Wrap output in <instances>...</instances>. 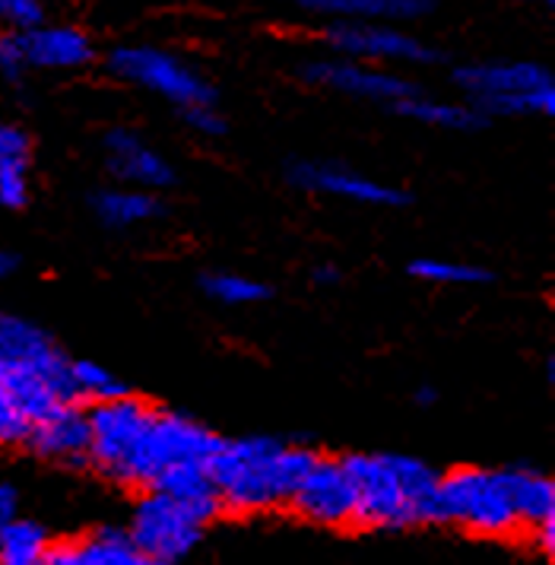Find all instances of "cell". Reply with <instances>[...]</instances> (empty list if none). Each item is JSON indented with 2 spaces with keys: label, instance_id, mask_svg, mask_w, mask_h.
I'll list each match as a JSON object with an SVG mask.
<instances>
[{
  "label": "cell",
  "instance_id": "6da1fadb",
  "mask_svg": "<svg viewBox=\"0 0 555 565\" xmlns=\"http://www.w3.org/2000/svg\"><path fill=\"white\" fill-rule=\"evenodd\" d=\"M355 492V534H409L438 527L441 467L409 451H343Z\"/></svg>",
  "mask_w": 555,
  "mask_h": 565
},
{
  "label": "cell",
  "instance_id": "7a4b0ae2",
  "mask_svg": "<svg viewBox=\"0 0 555 565\" xmlns=\"http://www.w3.org/2000/svg\"><path fill=\"white\" fill-rule=\"evenodd\" d=\"M318 445L289 436L223 438L210 473L223 502V518H260L286 512L302 473L318 458Z\"/></svg>",
  "mask_w": 555,
  "mask_h": 565
},
{
  "label": "cell",
  "instance_id": "3957f363",
  "mask_svg": "<svg viewBox=\"0 0 555 565\" xmlns=\"http://www.w3.org/2000/svg\"><path fill=\"white\" fill-rule=\"evenodd\" d=\"M455 93L482 118H553L555 77L540 61L527 57H485L463 61L451 71Z\"/></svg>",
  "mask_w": 555,
  "mask_h": 565
},
{
  "label": "cell",
  "instance_id": "277c9868",
  "mask_svg": "<svg viewBox=\"0 0 555 565\" xmlns=\"http://www.w3.org/2000/svg\"><path fill=\"white\" fill-rule=\"evenodd\" d=\"M438 518V527H451L473 540H521V521L514 512L505 467L463 463L441 470Z\"/></svg>",
  "mask_w": 555,
  "mask_h": 565
},
{
  "label": "cell",
  "instance_id": "5b68a950",
  "mask_svg": "<svg viewBox=\"0 0 555 565\" xmlns=\"http://www.w3.org/2000/svg\"><path fill=\"white\" fill-rule=\"evenodd\" d=\"M105 77L121 83L127 89H140L159 103L172 108H188V105L220 103L216 83L203 74L198 64L181 57L172 49L152 45V42H127L115 45L102 57Z\"/></svg>",
  "mask_w": 555,
  "mask_h": 565
},
{
  "label": "cell",
  "instance_id": "8992f818",
  "mask_svg": "<svg viewBox=\"0 0 555 565\" xmlns=\"http://www.w3.org/2000/svg\"><path fill=\"white\" fill-rule=\"evenodd\" d=\"M156 401L147 394H137L134 387L108 397V401H93L86 404V419H89V461L86 470L96 473L102 483L130 492V467L134 455L140 448V438L150 426Z\"/></svg>",
  "mask_w": 555,
  "mask_h": 565
},
{
  "label": "cell",
  "instance_id": "52a82bcc",
  "mask_svg": "<svg viewBox=\"0 0 555 565\" xmlns=\"http://www.w3.org/2000/svg\"><path fill=\"white\" fill-rule=\"evenodd\" d=\"M130 495L127 531L143 565H178L201 550L210 524L188 505L152 487L134 489Z\"/></svg>",
  "mask_w": 555,
  "mask_h": 565
},
{
  "label": "cell",
  "instance_id": "ba28073f",
  "mask_svg": "<svg viewBox=\"0 0 555 565\" xmlns=\"http://www.w3.org/2000/svg\"><path fill=\"white\" fill-rule=\"evenodd\" d=\"M220 436L210 423H203L191 413L175 407H156L150 426L140 438V448L134 455L130 467V492L134 489L152 487L166 470L184 467V463H213L220 445Z\"/></svg>",
  "mask_w": 555,
  "mask_h": 565
},
{
  "label": "cell",
  "instance_id": "9c48e42d",
  "mask_svg": "<svg viewBox=\"0 0 555 565\" xmlns=\"http://www.w3.org/2000/svg\"><path fill=\"white\" fill-rule=\"evenodd\" d=\"M321 45L330 54L369 61L378 67H397V71H419L441 64V52L431 42L409 32L404 23H391V20L328 23L321 29Z\"/></svg>",
  "mask_w": 555,
  "mask_h": 565
},
{
  "label": "cell",
  "instance_id": "30bf717a",
  "mask_svg": "<svg viewBox=\"0 0 555 565\" xmlns=\"http://www.w3.org/2000/svg\"><path fill=\"white\" fill-rule=\"evenodd\" d=\"M299 79L311 89L333 93L353 103L375 105V108H394L404 103L406 96L419 93L423 83L397 71V67H378L369 61H353L343 54H321V57H308L299 64Z\"/></svg>",
  "mask_w": 555,
  "mask_h": 565
},
{
  "label": "cell",
  "instance_id": "8fae6325",
  "mask_svg": "<svg viewBox=\"0 0 555 565\" xmlns=\"http://www.w3.org/2000/svg\"><path fill=\"white\" fill-rule=\"evenodd\" d=\"M286 181L314 198H330V201H343V204L372 206V210H401L413 204V194L394 184V181H381L355 166H346L340 159H292L286 166Z\"/></svg>",
  "mask_w": 555,
  "mask_h": 565
},
{
  "label": "cell",
  "instance_id": "7c38bea8",
  "mask_svg": "<svg viewBox=\"0 0 555 565\" xmlns=\"http://www.w3.org/2000/svg\"><path fill=\"white\" fill-rule=\"evenodd\" d=\"M286 514L330 534L355 531V492L340 455L318 451V458L292 489Z\"/></svg>",
  "mask_w": 555,
  "mask_h": 565
},
{
  "label": "cell",
  "instance_id": "4fadbf2b",
  "mask_svg": "<svg viewBox=\"0 0 555 565\" xmlns=\"http://www.w3.org/2000/svg\"><path fill=\"white\" fill-rule=\"evenodd\" d=\"M0 365L32 372L57 387L67 401H76L71 385V353L49 328L25 315L0 311Z\"/></svg>",
  "mask_w": 555,
  "mask_h": 565
},
{
  "label": "cell",
  "instance_id": "5bb4252c",
  "mask_svg": "<svg viewBox=\"0 0 555 565\" xmlns=\"http://www.w3.org/2000/svg\"><path fill=\"white\" fill-rule=\"evenodd\" d=\"M99 147L108 181L147 188V191H159V194H169L178 184L175 162L152 140H147L140 130L127 128V125H111L102 134Z\"/></svg>",
  "mask_w": 555,
  "mask_h": 565
},
{
  "label": "cell",
  "instance_id": "9a60e30c",
  "mask_svg": "<svg viewBox=\"0 0 555 565\" xmlns=\"http://www.w3.org/2000/svg\"><path fill=\"white\" fill-rule=\"evenodd\" d=\"M29 74H86L102 61L93 32L74 23H39L17 32Z\"/></svg>",
  "mask_w": 555,
  "mask_h": 565
},
{
  "label": "cell",
  "instance_id": "2e32d148",
  "mask_svg": "<svg viewBox=\"0 0 555 565\" xmlns=\"http://www.w3.org/2000/svg\"><path fill=\"white\" fill-rule=\"evenodd\" d=\"M32 458L45 463H57L64 470H86L89 461V419L86 404L67 401L54 411L39 416L32 423V433L25 438V448Z\"/></svg>",
  "mask_w": 555,
  "mask_h": 565
},
{
  "label": "cell",
  "instance_id": "e0dca14e",
  "mask_svg": "<svg viewBox=\"0 0 555 565\" xmlns=\"http://www.w3.org/2000/svg\"><path fill=\"white\" fill-rule=\"evenodd\" d=\"M86 206L93 220L108 232H130L162 223L169 216V201L159 191L134 188V184H118L108 181L102 188H93L86 194Z\"/></svg>",
  "mask_w": 555,
  "mask_h": 565
},
{
  "label": "cell",
  "instance_id": "ac0fdd59",
  "mask_svg": "<svg viewBox=\"0 0 555 565\" xmlns=\"http://www.w3.org/2000/svg\"><path fill=\"white\" fill-rule=\"evenodd\" d=\"M45 565H143L127 524L105 521L83 534L51 537Z\"/></svg>",
  "mask_w": 555,
  "mask_h": 565
},
{
  "label": "cell",
  "instance_id": "d6986e66",
  "mask_svg": "<svg viewBox=\"0 0 555 565\" xmlns=\"http://www.w3.org/2000/svg\"><path fill=\"white\" fill-rule=\"evenodd\" d=\"M35 191V137L20 121H0V206L25 210Z\"/></svg>",
  "mask_w": 555,
  "mask_h": 565
},
{
  "label": "cell",
  "instance_id": "ffe728a7",
  "mask_svg": "<svg viewBox=\"0 0 555 565\" xmlns=\"http://www.w3.org/2000/svg\"><path fill=\"white\" fill-rule=\"evenodd\" d=\"M305 17H321L324 23L346 20H391V23H419L435 13L438 0H279Z\"/></svg>",
  "mask_w": 555,
  "mask_h": 565
},
{
  "label": "cell",
  "instance_id": "44dd1931",
  "mask_svg": "<svg viewBox=\"0 0 555 565\" xmlns=\"http://www.w3.org/2000/svg\"><path fill=\"white\" fill-rule=\"evenodd\" d=\"M391 115L404 118L409 125H419V128L429 130H445V134H477V130H485L492 125L470 103L448 99V96H435L426 86L419 93L406 96L404 103L394 105Z\"/></svg>",
  "mask_w": 555,
  "mask_h": 565
},
{
  "label": "cell",
  "instance_id": "7402d4cb",
  "mask_svg": "<svg viewBox=\"0 0 555 565\" xmlns=\"http://www.w3.org/2000/svg\"><path fill=\"white\" fill-rule=\"evenodd\" d=\"M505 473L524 543L536 527L555 524V480L533 463H508Z\"/></svg>",
  "mask_w": 555,
  "mask_h": 565
},
{
  "label": "cell",
  "instance_id": "603a6c76",
  "mask_svg": "<svg viewBox=\"0 0 555 565\" xmlns=\"http://www.w3.org/2000/svg\"><path fill=\"white\" fill-rule=\"evenodd\" d=\"M152 489L169 492L172 499H178L181 505H188L191 512L203 518L210 527L216 521H223V502L216 492V480L210 473V463H184V467H172L166 470Z\"/></svg>",
  "mask_w": 555,
  "mask_h": 565
},
{
  "label": "cell",
  "instance_id": "cb8c5ba5",
  "mask_svg": "<svg viewBox=\"0 0 555 565\" xmlns=\"http://www.w3.org/2000/svg\"><path fill=\"white\" fill-rule=\"evenodd\" d=\"M198 286L210 302L223 309H248V306H264L274 299L270 282L248 277L242 270H203Z\"/></svg>",
  "mask_w": 555,
  "mask_h": 565
},
{
  "label": "cell",
  "instance_id": "d4e9b609",
  "mask_svg": "<svg viewBox=\"0 0 555 565\" xmlns=\"http://www.w3.org/2000/svg\"><path fill=\"white\" fill-rule=\"evenodd\" d=\"M406 274L413 280L429 282V286H445V289H467V286H485L492 282V270L473 264V260H455V257L423 255L413 257L406 264Z\"/></svg>",
  "mask_w": 555,
  "mask_h": 565
},
{
  "label": "cell",
  "instance_id": "484cf974",
  "mask_svg": "<svg viewBox=\"0 0 555 565\" xmlns=\"http://www.w3.org/2000/svg\"><path fill=\"white\" fill-rule=\"evenodd\" d=\"M51 537L54 534L42 521L17 514L0 531V565H42Z\"/></svg>",
  "mask_w": 555,
  "mask_h": 565
},
{
  "label": "cell",
  "instance_id": "4316f807",
  "mask_svg": "<svg viewBox=\"0 0 555 565\" xmlns=\"http://www.w3.org/2000/svg\"><path fill=\"white\" fill-rule=\"evenodd\" d=\"M71 385L79 404H93V401H108L130 391L125 379L118 372H111L108 365L96 360H74L71 356Z\"/></svg>",
  "mask_w": 555,
  "mask_h": 565
},
{
  "label": "cell",
  "instance_id": "83f0119b",
  "mask_svg": "<svg viewBox=\"0 0 555 565\" xmlns=\"http://www.w3.org/2000/svg\"><path fill=\"white\" fill-rule=\"evenodd\" d=\"M32 416L23 404L0 385V448H25V438L32 433Z\"/></svg>",
  "mask_w": 555,
  "mask_h": 565
},
{
  "label": "cell",
  "instance_id": "f1b7e54d",
  "mask_svg": "<svg viewBox=\"0 0 555 565\" xmlns=\"http://www.w3.org/2000/svg\"><path fill=\"white\" fill-rule=\"evenodd\" d=\"M178 121L191 134H198L201 140H220L228 134V118L223 115L220 103H201L188 105V108H178Z\"/></svg>",
  "mask_w": 555,
  "mask_h": 565
},
{
  "label": "cell",
  "instance_id": "f546056e",
  "mask_svg": "<svg viewBox=\"0 0 555 565\" xmlns=\"http://www.w3.org/2000/svg\"><path fill=\"white\" fill-rule=\"evenodd\" d=\"M45 20H49L45 0H0V26L10 32H23Z\"/></svg>",
  "mask_w": 555,
  "mask_h": 565
},
{
  "label": "cell",
  "instance_id": "4dcf8cb0",
  "mask_svg": "<svg viewBox=\"0 0 555 565\" xmlns=\"http://www.w3.org/2000/svg\"><path fill=\"white\" fill-rule=\"evenodd\" d=\"M0 79L7 86H17V89L29 79L23 54H20V42H17V32H10V29L0 32Z\"/></svg>",
  "mask_w": 555,
  "mask_h": 565
},
{
  "label": "cell",
  "instance_id": "1f68e13d",
  "mask_svg": "<svg viewBox=\"0 0 555 565\" xmlns=\"http://www.w3.org/2000/svg\"><path fill=\"white\" fill-rule=\"evenodd\" d=\"M20 514V492L10 483H0V531Z\"/></svg>",
  "mask_w": 555,
  "mask_h": 565
},
{
  "label": "cell",
  "instance_id": "d6a6232c",
  "mask_svg": "<svg viewBox=\"0 0 555 565\" xmlns=\"http://www.w3.org/2000/svg\"><path fill=\"white\" fill-rule=\"evenodd\" d=\"M308 280L314 282L318 289H330V286H337V282L343 280V270L333 260H324V264H314L308 270Z\"/></svg>",
  "mask_w": 555,
  "mask_h": 565
},
{
  "label": "cell",
  "instance_id": "836d02e7",
  "mask_svg": "<svg viewBox=\"0 0 555 565\" xmlns=\"http://www.w3.org/2000/svg\"><path fill=\"white\" fill-rule=\"evenodd\" d=\"M438 387L435 385H419V387H413V394H409V401L416 404V407H423V411H429V407H435L438 404Z\"/></svg>",
  "mask_w": 555,
  "mask_h": 565
},
{
  "label": "cell",
  "instance_id": "e575fe53",
  "mask_svg": "<svg viewBox=\"0 0 555 565\" xmlns=\"http://www.w3.org/2000/svg\"><path fill=\"white\" fill-rule=\"evenodd\" d=\"M13 270H17V255H13L7 245H0V282L7 280Z\"/></svg>",
  "mask_w": 555,
  "mask_h": 565
},
{
  "label": "cell",
  "instance_id": "d590c367",
  "mask_svg": "<svg viewBox=\"0 0 555 565\" xmlns=\"http://www.w3.org/2000/svg\"><path fill=\"white\" fill-rule=\"evenodd\" d=\"M505 3H540V7H553L555 0H505Z\"/></svg>",
  "mask_w": 555,
  "mask_h": 565
},
{
  "label": "cell",
  "instance_id": "8d00e7d4",
  "mask_svg": "<svg viewBox=\"0 0 555 565\" xmlns=\"http://www.w3.org/2000/svg\"><path fill=\"white\" fill-rule=\"evenodd\" d=\"M546 382H555V360H553V356L546 360Z\"/></svg>",
  "mask_w": 555,
  "mask_h": 565
}]
</instances>
